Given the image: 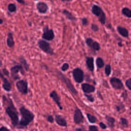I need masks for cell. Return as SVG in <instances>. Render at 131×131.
<instances>
[{"mask_svg": "<svg viewBox=\"0 0 131 131\" xmlns=\"http://www.w3.org/2000/svg\"><path fill=\"white\" fill-rule=\"evenodd\" d=\"M3 100L4 104L5 105V111L7 114L9 116L11 119V123L14 127H16L18 123V112L14 106L12 100L8 98H7L6 96H3Z\"/></svg>", "mask_w": 131, "mask_h": 131, "instance_id": "cell-1", "label": "cell"}, {"mask_svg": "<svg viewBox=\"0 0 131 131\" xmlns=\"http://www.w3.org/2000/svg\"><path fill=\"white\" fill-rule=\"evenodd\" d=\"M19 112L21 117L16 127L18 128L23 129L27 127L29 123L33 120L35 116L31 111L24 106L19 108Z\"/></svg>", "mask_w": 131, "mask_h": 131, "instance_id": "cell-2", "label": "cell"}, {"mask_svg": "<svg viewBox=\"0 0 131 131\" xmlns=\"http://www.w3.org/2000/svg\"><path fill=\"white\" fill-rule=\"evenodd\" d=\"M92 13L98 18V21L102 25H104L106 23V15L102 9L99 6L94 4L91 7Z\"/></svg>", "mask_w": 131, "mask_h": 131, "instance_id": "cell-3", "label": "cell"}, {"mask_svg": "<svg viewBox=\"0 0 131 131\" xmlns=\"http://www.w3.org/2000/svg\"><path fill=\"white\" fill-rule=\"evenodd\" d=\"M38 47L45 53L53 55L55 54L53 49L51 47L49 42L44 39H39L37 41Z\"/></svg>", "mask_w": 131, "mask_h": 131, "instance_id": "cell-4", "label": "cell"}, {"mask_svg": "<svg viewBox=\"0 0 131 131\" xmlns=\"http://www.w3.org/2000/svg\"><path fill=\"white\" fill-rule=\"evenodd\" d=\"M57 74L59 77L60 78L61 81L64 83L67 86L68 89L70 91V92L74 95H78V92L76 90V89L75 88L74 86L71 82V80L66 76L65 75L63 74L61 72L58 71Z\"/></svg>", "mask_w": 131, "mask_h": 131, "instance_id": "cell-5", "label": "cell"}, {"mask_svg": "<svg viewBox=\"0 0 131 131\" xmlns=\"http://www.w3.org/2000/svg\"><path fill=\"white\" fill-rule=\"evenodd\" d=\"M41 37L43 39L47 41H51L55 38V34L52 29H50L48 25L45 26L42 28Z\"/></svg>", "mask_w": 131, "mask_h": 131, "instance_id": "cell-6", "label": "cell"}, {"mask_svg": "<svg viewBox=\"0 0 131 131\" xmlns=\"http://www.w3.org/2000/svg\"><path fill=\"white\" fill-rule=\"evenodd\" d=\"M24 67L22 66V65L20 64H16L12 67L10 69V73L11 76L14 80L18 79L20 78L19 76L18 73L19 72H20V73L23 75L25 74V71L24 70Z\"/></svg>", "mask_w": 131, "mask_h": 131, "instance_id": "cell-7", "label": "cell"}, {"mask_svg": "<svg viewBox=\"0 0 131 131\" xmlns=\"http://www.w3.org/2000/svg\"><path fill=\"white\" fill-rule=\"evenodd\" d=\"M16 86L17 90L21 94L26 95L28 92V82L25 80H20L18 81L16 83Z\"/></svg>", "mask_w": 131, "mask_h": 131, "instance_id": "cell-8", "label": "cell"}, {"mask_svg": "<svg viewBox=\"0 0 131 131\" xmlns=\"http://www.w3.org/2000/svg\"><path fill=\"white\" fill-rule=\"evenodd\" d=\"M73 77L77 83H81L84 79V72L79 68L74 69L72 71Z\"/></svg>", "mask_w": 131, "mask_h": 131, "instance_id": "cell-9", "label": "cell"}, {"mask_svg": "<svg viewBox=\"0 0 131 131\" xmlns=\"http://www.w3.org/2000/svg\"><path fill=\"white\" fill-rule=\"evenodd\" d=\"M86 45L94 51H98L100 49V45L97 41L94 40L91 38H86L85 39Z\"/></svg>", "mask_w": 131, "mask_h": 131, "instance_id": "cell-10", "label": "cell"}, {"mask_svg": "<svg viewBox=\"0 0 131 131\" xmlns=\"http://www.w3.org/2000/svg\"><path fill=\"white\" fill-rule=\"evenodd\" d=\"M73 119L74 123L76 124H79L83 122L84 117L83 116L82 112L78 107H76L75 110Z\"/></svg>", "mask_w": 131, "mask_h": 131, "instance_id": "cell-11", "label": "cell"}, {"mask_svg": "<svg viewBox=\"0 0 131 131\" xmlns=\"http://www.w3.org/2000/svg\"><path fill=\"white\" fill-rule=\"evenodd\" d=\"M112 86L117 90H122L124 89V85L121 80L116 77H112L110 80Z\"/></svg>", "mask_w": 131, "mask_h": 131, "instance_id": "cell-12", "label": "cell"}, {"mask_svg": "<svg viewBox=\"0 0 131 131\" xmlns=\"http://www.w3.org/2000/svg\"><path fill=\"white\" fill-rule=\"evenodd\" d=\"M36 7L38 12L40 14L46 13L49 9L48 4L44 2H38L36 4Z\"/></svg>", "mask_w": 131, "mask_h": 131, "instance_id": "cell-13", "label": "cell"}, {"mask_svg": "<svg viewBox=\"0 0 131 131\" xmlns=\"http://www.w3.org/2000/svg\"><path fill=\"white\" fill-rule=\"evenodd\" d=\"M0 77L2 78L3 81V84H2L3 88L7 92L10 91L11 90V84L7 80V79L4 77V76L3 75L2 73L1 72V71H0Z\"/></svg>", "mask_w": 131, "mask_h": 131, "instance_id": "cell-14", "label": "cell"}, {"mask_svg": "<svg viewBox=\"0 0 131 131\" xmlns=\"http://www.w3.org/2000/svg\"><path fill=\"white\" fill-rule=\"evenodd\" d=\"M50 96L51 98L53 99V100L54 101V102L56 103V104L58 105V107L60 108V110L62 109V107L60 103V97L58 95L57 92L55 91H53L50 93Z\"/></svg>", "mask_w": 131, "mask_h": 131, "instance_id": "cell-15", "label": "cell"}, {"mask_svg": "<svg viewBox=\"0 0 131 131\" xmlns=\"http://www.w3.org/2000/svg\"><path fill=\"white\" fill-rule=\"evenodd\" d=\"M81 89L83 92L85 94L91 93L95 91V87L89 83H83L81 84Z\"/></svg>", "mask_w": 131, "mask_h": 131, "instance_id": "cell-16", "label": "cell"}, {"mask_svg": "<svg viewBox=\"0 0 131 131\" xmlns=\"http://www.w3.org/2000/svg\"><path fill=\"white\" fill-rule=\"evenodd\" d=\"M62 13L63 15L65 16L66 18L68 20L73 22H75L77 21L76 17L69 10L66 9H63L62 10Z\"/></svg>", "mask_w": 131, "mask_h": 131, "instance_id": "cell-17", "label": "cell"}, {"mask_svg": "<svg viewBox=\"0 0 131 131\" xmlns=\"http://www.w3.org/2000/svg\"><path fill=\"white\" fill-rule=\"evenodd\" d=\"M85 62L86 67L88 69V70L93 72L94 70V58L93 57H90V56H86L85 58Z\"/></svg>", "mask_w": 131, "mask_h": 131, "instance_id": "cell-18", "label": "cell"}, {"mask_svg": "<svg viewBox=\"0 0 131 131\" xmlns=\"http://www.w3.org/2000/svg\"><path fill=\"white\" fill-rule=\"evenodd\" d=\"M6 42L7 46L10 48H13L15 45V41L14 40V38L13 36V33L11 31L7 33Z\"/></svg>", "mask_w": 131, "mask_h": 131, "instance_id": "cell-19", "label": "cell"}, {"mask_svg": "<svg viewBox=\"0 0 131 131\" xmlns=\"http://www.w3.org/2000/svg\"><path fill=\"white\" fill-rule=\"evenodd\" d=\"M55 122L57 124L61 126H67V122L63 117L60 115H57L55 116Z\"/></svg>", "mask_w": 131, "mask_h": 131, "instance_id": "cell-20", "label": "cell"}, {"mask_svg": "<svg viewBox=\"0 0 131 131\" xmlns=\"http://www.w3.org/2000/svg\"><path fill=\"white\" fill-rule=\"evenodd\" d=\"M117 32L119 33L120 35H121L122 36L124 37H128L129 36V32L128 31L127 29L125 28L120 26H118L117 27Z\"/></svg>", "mask_w": 131, "mask_h": 131, "instance_id": "cell-21", "label": "cell"}, {"mask_svg": "<svg viewBox=\"0 0 131 131\" xmlns=\"http://www.w3.org/2000/svg\"><path fill=\"white\" fill-rule=\"evenodd\" d=\"M105 119L107 122V126L110 128H113L115 127V122L116 121L115 119L113 117L108 115L105 116Z\"/></svg>", "mask_w": 131, "mask_h": 131, "instance_id": "cell-22", "label": "cell"}, {"mask_svg": "<svg viewBox=\"0 0 131 131\" xmlns=\"http://www.w3.org/2000/svg\"><path fill=\"white\" fill-rule=\"evenodd\" d=\"M19 60L20 63V64L22 65V66L25 68V69L28 71L29 69V65L27 63V61L26 59L25 58V57L23 56H20L19 57Z\"/></svg>", "mask_w": 131, "mask_h": 131, "instance_id": "cell-23", "label": "cell"}, {"mask_svg": "<svg viewBox=\"0 0 131 131\" xmlns=\"http://www.w3.org/2000/svg\"><path fill=\"white\" fill-rule=\"evenodd\" d=\"M121 12L126 17L131 18V10L128 8L123 7L121 10Z\"/></svg>", "mask_w": 131, "mask_h": 131, "instance_id": "cell-24", "label": "cell"}, {"mask_svg": "<svg viewBox=\"0 0 131 131\" xmlns=\"http://www.w3.org/2000/svg\"><path fill=\"white\" fill-rule=\"evenodd\" d=\"M96 64L98 68L101 69L104 66V62L102 58L98 57L96 59Z\"/></svg>", "mask_w": 131, "mask_h": 131, "instance_id": "cell-25", "label": "cell"}, {"mask_svg": "<svg viewBox=\"0 0 131 131\" xmlns=\"http://www.w3.org/2000/svg\"><path fill=\"white\" fill-rule=\"evenodd\" d=\"M7 8H8V10L10 13L15 12L17 10V6L14 3L9 4L8 5Z\"/></svg>", "mask_w": 131, "mask_h": 131, "instance_id": "cell-26", "label": "cell"}, {"mask_svg": "<svg viewBox=\"0 0 131 131\" xmlns=\"http://www.w3.org/2000/svg\"><path fill=\"white\" fill-rule=\"evenodd\" d=\"M120 124L123 127H127L128 126V120L123 117H121L120 118Z\"/></svg>", "mask_w": 131, "mask_h": 131, "instance_id": "cell-27", "label": "cell"}, {"mask_svg": "<svg viewBox=\"0 0 131 131\" xmlns=\"http://www.w3.org/2000/svg\"><path fill=\"white\" fill-rule=\"evenodd\" d=\"M86 117L89 120V121L91 123H94L95 122H96L97 121V118L95 116L89 114V113H87L86 114Z\"/></svg>", "mask_w": 131, "mask_h": 131, "instance_id": "cell-28", "label": "cell"}, {"mask_svg": "<svg viewBox=\"0 0 131 131\" xmlns=\"http://www.w3.org/2000/svg\"><path fill=\"white\" fill-rule=\"evenodd\" d=\"M105 74L106 76H109L111 73L112 72V69H111V66L110 64H107L105 66Z\"/></svg>", "mask_w": 131, "mask_h": 131, "instance_id": "cell-29", "label": "cell"}, {"mask_svg": "<svg viewBox=\"0 0 131 131\" xmlns=\"http://www.w3.org/2000/svg\"><path fill=\"white\" fill-rule=\"evenodd\" d=\"M116 110L118 112H121L123 110H125V106L122 103L120 102L117 105H116Z\"/></svg>", "mask_w": 131, "mask_h": 131, "instance_id": "cell-30", "label": "cell"}, {"mask_svg": "<svg viewBox=\"0 0 131 131\" xmlns=\"http://www.w3.org/2000/svg\"><path fill=\"white\" fill-rule=\"evenodd\" d=\"M84 95L86 98L90 102H93L95 101V99H94V97L92 95H91V94H87L84 93Z\"/></svg>", "mask_w": 131, "mask_h": 131, "instance_id": "cell-31", "label": "cell"}, {"mask_svg": "<svg viewBox=\"0 0 131 131\" xmlns=\"http://www.w3.org/2000/svg\"><path fill=\"white\" fill-rule=\"evenodd\" d=\"M91 29L94 32H97L99 30V27L96 24L92 23L91 25Z\"/></svg>", "mask_w": 131, "mask_h": 131, "instance_id": "cell-32", "label": "cell"}, {"mask_svg": "<svg viewBox=\"0 0 131 131\" xmlns=\"http://www.w3.org/2000/svg\"><path fill=\"white\" fill-rule=\"evenodd\" d=\"M125 85L128 89V90H131V78L127 79L125 82Z\"/></svg>", "mask_w": 131, "mask_h": 131, "instance_id": "cell-33", "label": "cell"}, {"mask_svg": "<svg viewBox=\"0 0 131 131\" xmlns=\"http://www.w3.org/2000/svg\"><path fill=\"white\" fill-rule=\"evenodd\" d=\"M69 68V63L66 62V63H64L62 64V67H61V70H62V71L65 72V71H66Z\"/></svg>", "mask_w": 131, "mask_h": 131, "instance_id": "cell-34", "label": "cell"}, {"mask_svg": "<svg viewBox=\"0 0 131 131\" xmlns=\"http://www.w3.org/2000/svg\"><path fill=\"white\" fill-rule=\"evenodd\" d=\"M81 23H82V25L83 26H86L88 25L89 24V21H88V19L86 17H83L81 19Z\"/></svg>", "mask_w": 131, "mask_h": 131, "instance_id": "cell-35", "label": "cell"}, {"mask_svg": "<svg viewBox=\"0 0 131 131\" xmlns=\"http://www.w3.org/2000/svg\"><path fill=\"white\" fill-rule=\"evenodd\" d=\"M89 131H98V129L97 126L95 125H90L89 126Z\"/></svg>", "mask_w": 131, "mask_h": 131, "instance_id": "cell-36", "label": "cell"}, {"mask_svg": "<svg viewBox=\"0 0 131 131\" xmlns=\"http://www.w3.org/2000/svg\"><path fill=\"white\" fill-rule=\"evenodd\" d=\"M47 120L48 122H49L50 123H53V122H54L53 117L51 115H49L47 116Z\"/></svg>", "mask_w": 131, "mask_h": 131, "instance_id": "cell-37", "label": "cell"}, {"mask_svg": "<svg viewBox=\"0 0 131 131\" xmlns=\"http://www.w3.org/2000/svg\"><path fill=\"white\" fill-rule=\"evenodd\" d=\"M99 125L101 129H106V128H107V126L105 123H104L102 122H100V123H99Z\"/></svg>", "mask_w": 131, "mask_h": 131, "instance_id": "cell-38", "label": "cell"}, {"mask_svg": "<svg viewBox=\"0 0 131 131\" xmlns=\"http://www.w3.org/2000/svg\"><path fill=\"white\" fill-rule=\"evenodd\" d=\"M127 96H128V94H127V93L126 91H124V92H123L121 95V97L125 100L126 99V98H127Z\"/></svg>", "mask_w": 131, "mask_h": 131, "instance_id": "cell-39", "label": "cell"}, {"mask_svg": "<svg viewBox=\"0 0 131 131\" xmlns=\"http://www.w3.org/2000/svg\"><path fill=\"white\" fill-rule=\"evenodd\" d=\"M2 71H3V73H4L5 75H6V76H9V72L8 71L7 69H3L2 70Z\"/></svg>", "mask_w": 131, "mask_h": 131, "instance_id": "cell-40", "label": "cell"}, {"mask_svg": "<svg viewBox=\"0 0 131 131\" xmlns=\"http://www.w3.org/2000/svg\"><path fill=\"white\" fill-rule=\"evenodd\" d=\"M0 131H9V129L5 126H2L0 128Z\"/></svg>", "mask_w": 131, "mask_h": 131, "instance_id": "cell-41", "label": "cell"}, {"mask_svg": "<svg viewBox=\"0 0 131 131\" xmlns=\"http://www.w3.org/2000/svg\"><path fill=\"white\" fill-rule=\"evenodd\" d=\"M16 1L19 4H20L21 5H26V2L24 0H16Z\"/></svg>", "mask_w": 131, "mask_h": 131, "instance_id": "cell-42", "label": "cell"}, {"mask_svg": "<svg viewBox=\"0 0 131 131\" xmlns=\"http://www.w3.org/2000/svg\"><path fill=\"white\" fill-rule=\"evenodd\" d=\"M75 131H89V130H86L81 128H76L75 129Z\"/></svg>", "mask_w": 131, "mask_h": 131, "instance_id": "cell-43", "label": "cell"}, {"mask_svg": "<svg viewBox=\"0 0 131 131\" xmlns=\"http://www.w3.org/2000/svg\"><path fill=\"white\" fill-rule=\"evenodd\" d=\"M60 1L62 2H71L73 0H60Z\"/></svg>", "mask_w": 131, "mask_h": 131, "instance_id": "cell-44", "label": "cell"}, {"mask_svg": "<svg viewBox=\"0 0 131 131\" xmlns=\"http://www.w3.org/2000/svg\"><path fill=\"white\" fill-rule=\"evenodd\" d=\"M3 23H4V20H3V19H2V18H0V25L3 24Z\"/></svg>", "mask_w": 131, "mask_h": 131, "instance_id": "cell-45", "label": "cell"}, {"mask_svg": "<svg viewBox=\"0 0 131 131\" xmlns=\"http://www.w3.org/2000/svg\"><path fill=\"white\" fill-rule=\"evenodd\" d=\"M118 46H120V47H122V43H121V42H118Z\"/></svg>", "mask_w": 131, "mask_h": 131, "instance_id": "cell-46", "label": "cell"}, {"mask_svg": "<svg viewBox=\"0 0 131 131\" xmlns=\"http://www.w3.org/2000/svg\"><path fill=\"white\" fill-rule=\"evenodd\" d=\"M2 64H3L2 63V61L0 59V66H1L2 65Z\"/></svg>", "mask_w": 131, "mask_h": 131, "instance_id": "cell-47", "label": "cell"}, {"mask_svg": "<svg viewBox=\"0 0 131 131\" xmlns=\"http://www.w3.org/2000/svg\"><path fill=\"white\" fill-rule=\"evenodd\" d=\"M28 23H29V26H31V22H28Z\"/></svg>", "mask_w": 131, "mask_h": 131, "instance_id": "cell-48", "label": "cell"}, {"mask_svg": "<svg viewBox=\"0 0 131 131\" xmlns=\"http://www.w3.org/2000/svg\"><path fill=\"white\" fill-rule=\"evenodd\" d=\"M129 110L131 111V106H130V107H129Z\"/></svg>", "mask_w": 131, "mask_h": 131, "instance_id": "cell-49", "label": "cell"}, {"mask_svg": "<svg viewBox=\"0 0 131 131\" xmlns=\"http://www.w3.org/2000/svg\"><path fill=\"white\" fill-rule=\"evenodd\" d=\"M34 1H37V0H34Z\"/></svg>", "mask_w": 131, "mask_h": 131, "instance_id": "cell-50", "label": "cell"}, {"mask_svg": "<svg viewBox=\"0 0 131 131\" xmlns=\"http://www.w3.org/2000/svg\"><path fill=\"white\" fill-rule=\"evenodd\" d=\"M0 105H1V102H0Z\"/></svg>", "mask_w": 131, "mask_h": 131, "instance_id": "cell-51", "label": "cell"}]
</instances>
